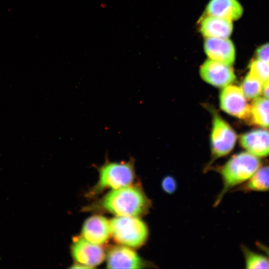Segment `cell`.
<instances>
[{
    "label": "cell",
    "mask_w": 269,
    "mask_h": 269,
    "mask_svg": "<svg viewBox=\"0 0 269 269\" xmlns=\"http://www.w3.org/2000/svg\"><path fill=\"white\" fill-rule=\"evenodd\" d=\"M71 251L77 263L89 269L101 264L105 257L104 251L99 245L93 244L83 238H79L73 242Z\"/></svg>",
    "instance_id": "9"
},
{
    "label": "cell",
    "mask_w": 269,
    "mask_h": 269,
    "mask_svg": "<svg viewBox=\"0 0 269 269\" xmlns=\"http://www.w3.org/2000/svg\"><path fill=\"white\" fill-rule=\"evenodd\" d=\"M201 33L205 38H228L232 33V21L207 15L200 23Z\"/></svg>",
    "instance_id": "13"
},
{
    "label": "cell",
    "mask_w": 269,
    "mask_h": 269,
    "mask_svg": "<svg viewBox=\"0 0 269 269\" xmlns=\"http://www.w3.org/2000/svg\"><path fill=\"white\" fill-rule=\"evenodd\" d=\"M257 58L269 64V43L264 44L257 49Z\"/></svg>",
    "instance_id": "21"
},
{
    "label": "cell",
    "mask_w": 269,
    "mask_h": 269,
    "mask_svg": "<svg viewBox=\"0 0 269 269\" xmlns=\"http://www.w3.org/2000/svg\"><path fill=\"white\" fill-rule=\"evenodd\" d=\"M107 266L109 269H142L155 268L152 263L140 258L133 250L127 246L112 247L107 256Z\"/></svg>",
    "instance_id": "7"
},
{
    "label": "cell",
    "mask_w": 269,
    "mask_h": 269,
    "mask_svg": "<svg viewBox=\"0 0 269 269\" xmlns=\"http://www.w3.org/2000/svg\"><path fill=\"white\" fill-rule=\"evenodd\" d=\"M206 11L207 15L232 21L242 16L243 9L237 0H210Z\"/></svg>",
    "instance_id": "14"
},
{
    "label": "cell",
    "mask_w": 269,
    "mask_h": 269,
    "mask_svg": "<svg viewBox=\"0 0 269 269\" xmlns=\"http://www.w3.org/2000/svg\"><path fill=\"white\" fill-rule=\"evenodd\" d=\"M220 108L226 113L240 119L249 117L250 105L241 87L232 84L221 91L219 94Z\"/></svg>",
    "instance_id": "6"
},
{
    "label": "cell",
    "mask_w": 269,
    "mask_h": 269,
    "mask_svg": "<svg viewBox=\"0 0 269 269\" xmlns=\"http://www.w3.org/2000/svg\"><path fill=\"white\" fill-rule=\"evenodd\" d=\"M248 119L256 126L269 128V99L259 97L254 99Z\"/></svg>",
    "instance_id": "16"
},
{
    "label": "cell",
    "mask_w": 269,
    "mask_h": 269,
    "mask_svg": "<svg viewBox=\"0 0 269 269\" xmlns=\"http://www.w3.org/2000/svg\"><path fill=\"white\" fill-rule=\"evenodd\" d=\"M99 180L94 189L99 192L106 188L117 189L131 185L134 177V160L112 162L108 159L99 168Z\"/></svg>",
    "instance_id": "4"
},
{
    "label": "cell",
    "mask_w": 269,
    "mask_h": 269,
    "mask_svg": "<svg viewBox=\"0 0 269 269\" xmlns=\"http://www.w3.org/2000/svg\"><path fill=\"white\" fill-rule=\"evenodd\" d=\"M241 146L249 153L260 158L269 155V130L257 129L243 134Z\"/></svg>",
    "instance_id": "11"
},
{
    "label": "cell",
    "mask_w": 269,
    "mask_h": 269,
    "mask_svg": "<svg viewBox=\"0 0 269 269\" xmlns=\"http://www.w3.org/2000/svg\"><path fill=\"white\" fill-rule=\"evenodd\" d=\"M161 188L167 194L174 193L177 188V182L175 178L171 175L164 177L161 181Z\"/></svg>",
    "instance_id": "20"
},
{
    "label": "cell",
    "mask_w": 269,
    "mask_h": 269,
    "mask_svg": "<svg viewBox=\"0 0 269 269\" xmlns=\"http://www.w3.org/2000/svg\"><path fill=\"white\" fill-rule=\"evenodd\" d=\"M246 269H269V260L264 254L255 252L245 245L241 246Z\"/></svg>",
    "instance_id": "17"
},
{
    "label": "cell",
    "mask_w": 269,
    "mask_h": 269,
    "mask_svg": "<svg viewBox=\"0 0 269 269\" xmlns=\"http://www.w3.org/2000/svg\"><path fill=\"white\" fill-rule=\"evenodd\" d=\"M262 164L259 157L246 151L234 154L223 165L213 167L212 169L220 174L223 183L214 207L220 203L227 193L247 181Z\"/></svg>",
    "instance_id": "1"
},
{
    "label": "cell",
    "mask_w": 269,
    "mask_h": 269,
    "mask_svg": "<svg viewBox=\"0 0 269 269\" xmlns=\"http://www.w3.org/2000/svg\"><path fill=\"white\" fill-rule=\"evenodd\" d=\"M237 138L234 130L218 113L214 112L210 134L212 161L229 154L234 149Z\"/></svg>",
    "instance_id": "5"
},
{
    "label": "cell",
    "mask_w": 269,
    "mask_h": 269,
    "mask_svg": "<svg viewBox=\"0 0 269 269\" xmlns=\"http://www.w3.org/2000/svg\"><path fill=\"white\" fill-rule=\"evenodd\" d=\"M101 205L117 216L139 217L148 213L151 202L139 185H130L108 193Z\"/></svg>",
    "instance_id": "2"
},
{
    "label": "cell",
    "mask_w": 269,
    "mask_h": 269,
    "mask_svg": "<svg viewBox=\"0 0 269 269\" xmlns=\"http://www.w3.org/2000/svg\"><path fill=\"white\" fill-rule=\"evenodd\" d=\"M82 234L83 238L93 244H103L111 235L110 222L103 216H93L85 222Z\"/></svg>",
    "instance_id": "12"
},
{
    "label": "cell",
    "mask_w": 269,
    "mask_h": 269,
    "mask_svg": "<svg viewBox=\"0 0 269 269\" xmlns=\"http://www.w3.org/2000/svg\"><path fill=\"white\" fill-rule=\"evenodd\" d=\"M234 191L244 193L269 191V164H262L247 181Z\"/></svg>",
    "instance_id": "15"
},
{
    "label": "cell",
    "mask_w": 269,
    "mask_h": 269,
    "mask_svg": "<svg viewBox=\"0 0 269 269\" xmlns=\"http://www.w3.org/2000/svg\"><path fill=\"white\" fill-rule=\"evenodd\" d=\"M199 73L205 82L218 88H223L229 85L236 79V75L231 66L210 59L201 65Z\"/></svg>",
    "instance_id": "8"
},
{
    "label": "cell",
    "mask_w": 269,
    "mask_h": 269,
    "mask_svg": "<svg viewBox=\"0 0 269 269\" xmlns=\"http://www.w3.org/2000/svg\"><path fill=\"white\" fill-rule=\"evenodd\" d=\"M262 93L265 97L269 99V79L263 83Z\"/></svg>",
    "instance_id": "23"
},
{
    "label": "cell",
    "mask_w": 269,
    "mask_h": 269,
    "mask_svg": "<svg viewBox=\"0 0 269 269\" xmlns=\"http://www.w3.org/2000/svg\"><path fill=\"white\" fill-rule=\"evenodd\" d=\"M263 83L248 73L244 78L241 88L247 99H255L262 93Z\"/></svg>",
    "instance_id": "18"
},
{
    "label": "cell",
    "mask_w": 269,
    "mask_h": 269,
    "mask_svg": "<svg viewBox=\"0 0 269 269\" xmlns=\"http://www.w3.org/2000/svg\"><path fill=\"white\" fill-rule=\"evenodd\" d=\"M71 268H73V269H89L88 267H87V266L83 265V264H80V263H77L76 264H74L73 265L72 267H71Z\"/></svg>",
    "instance_id": "24"
},
{
    "label": "cell",
    "mask_w": 269,
    "mask_h": 269,
    "mask_svg": "<svg viewBox=\"0 0 269 269\" xmlns=\"http://www.w3.org/2000/svg\"><path fill=\"white\" fill-rule=\"evenodd\" d=\"M249 73L263 83L269 79V64L257 58L249 65Z\"/></svg>",
    "instance_id": "19"
},
{
    "label": "cell",
    "mask_w": 269,
    "mask_h": 269,
    "mask_svg": "<svg viewBox=\"0 0 269 269\" xmlns=\"http://www.w3.org/2000/svg\"><path fill=\"white\" fill-rule=\"evenodd\" d=\"M204 50L208 59L230 66L235 62V46L228 38H206Z\"/></svg>",
    "instance_id": "10"
},
{
    "label": "cell",
    "mask_w": 269,
    "mask_h": 269,
    "mask_svg": "<svg viewBox=\"0 0 269 269\" xmlns=\"http://www.w3.org/2000/svg\"><path fill=\"white\" fill-rule=\"evenodd\" d=\"M109 222L111 235L120 244L137 248L147 240L148 227L138 217L118 216Z\"/></svg>",
    "instance_id": "3"
},
{
    "label": "cell",
    "mask_w": 269,
    "mask_h": 269,
    "mask_svg": "<svg viewBox=\"0 0 269 269\" xmlns=\"http://www.w3.org/2000/svg\"><path fill=\"white\" fill-rule=\"evenodd\" d=\"M256 245L268 257L269 260V246L259 241L256 242Z\"/></svg>",
    "instance_id": "22"
}]
</instances>
